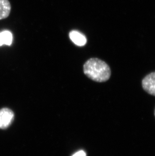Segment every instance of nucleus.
Here are the masks:
<instances>
[{"label":"nucleus","instance_id":"obj_3","mask_svg":"<svg viewBox=\"0 0 155 156\" xmlns=\"http://www.w3.org/2000/svg\"><path fill=\"white\" fill-rule=\"evenodd\" d=\"M142 86L146 93L155 96V72L149 74L143 78Z\"/></svg>","mask_w":155,"mask_h":156},{"label":"nucleus","instance_id":"obj_5","mask_svg":"<svg viewBox=\"0 0 155 156\" xmlns=\"http://www.w3.org/2000/svg\"><path fill=\"white\" fill-rule=\"evenodd\" d=\"M69 35L71 40L77 46L81 47L84 46L86 44V37L83 34H82L78 31L75 30L71 31Z\"/></svg>","mask_w":155,"mask_h":156},{"label":"nucleus","instance_id":"obj_4","mask_svg":"<svg viewBox=\"0 0 155 156\" xmlns=\"http://www.w3.org/2000/svg\"><path fill=\"white\" fill-rule=\"evenodd\" d=\"M11 10L9 0H0V20L8 17Z\"/></svg>","mask_w":155,"mask_h":156},{"label":"nucleus","instance_id":"obj_6","mask_svg":"<svg viewBox=\"0 0 155 156\" xmlns=\"http://www.w3.org/2000/svg\"><path fill=\"white\" fill-rule=\"evenodd\" d=\"M13 41V35L10 31L5 30L0 33V46L3 44L10 46Z\"/></svg>","mask_w":155,"mask_h":156},{"label":"nucleus","instance_id":"obj_2","mask_svg":"<svg viewBox=\"0 0 155 156\" xmlns=\"http://www.w3.org/2000/svg\"><path fill=\"white\" fill-rule=\"evenodd\" d=\"M14 118V114L11 109L4 108L0 110V129L8 128L12 123Z\"/></svg>","mask_w":155,"mask_h":156},{"label":"nucleus","instance_id":"obj_7","mask_svg":"<svg viewBox=\"0 0 155 156\" xmlns=\"http://www.w3.org/2000/svg\"><path fill=\"white\" fill-rule=\"evenodd\" d=\"M72 156H86V154L84 151H79Z\"/></svg>","mask_w":155,"mask_h":156},{"label":"nucleus","instance_id":"obj_8","mask_svg":"<svg viewBox=\"0 0 155 156\" xmlns=\"http://www.w3.org/2000/svg\"><path fill=\"white\" fill-rule=\"evenodd\" d=\"M154 115H155V111H154Z\"/></svg>","mask_w":155,"mask_h":156},{"label":"nucleus","instance_id":"obj_1","mask_svg":"<svg viewBox=\"0 0 155 156\" xmlns=\"http://www.w3.org/2000/svg\"><path fill=\"white\" fill-rule=\"evenodd\" d=\"M84 73L88 78L98 83H104L109 80L111 69L106 62L96 58L89 59L83 66Z\"/></svg>","mask_w":155,"mask_h":156}]
</instances>
